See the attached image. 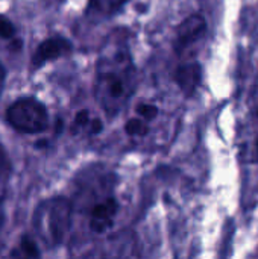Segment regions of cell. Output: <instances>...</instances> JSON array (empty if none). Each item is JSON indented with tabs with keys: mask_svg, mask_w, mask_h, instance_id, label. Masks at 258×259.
I'll return each mask as SVG.
<instances>
[{
	"mask_svg": "<svg viewBox=\"0 0 258 259\" xmlns=\"http://www.w3.org/2000/svg\"><path fill=\"white\" fill-rule=\"evenodd\" d=\"M135 88V70L125 44L109 42L97 61L96 97L108 114H117Z\"/></svg>",
	"mask_w": 258,
	"mask_h": 259,
	"instance_id": "6da1fadb",
	"label": "cell"
},
{
	"mask_svg": "<svg viewBox=\"0 0 258 259\" xmlns=\"http://www.w3.org/2000/svg\"><path fill=\"white\" fill-rule=\"evenodd\" d=\"M71 203L65 197H53L40 203L33 215V228L49 246L61 244L71 226Z\"/></svg>",
	"mask_w": 258,
	"mask_h": 259,
	"instance_id": "7a4b0ae2",
	"label": "cell"
},
{
	"mask_svg": "<svg viewBox=\"0 0 258 259\" xmlns=\"http://www.w3.org/2000/svg\"><path fill=\"white\" fill-rule=\"evenodd\" d=\"M8 123L18 132L38 134L49 126V114L46 106L30 97H24L11 105L6 111Z\"/></svg>",
	"mask_w": 258,
	"mask_h": 259,
	"instance_id": "3957f363",
	"label": "cell"
},
{
	"mask_svg": "<svg viewBox=\"0 0 258 259\" xmlns=\"http://www.w3.org/2000/svg\"><path fill=\"white\" fill-rule=\"evenodd\" d=\"M207 30V21L202 15L195 14L186 18L176 32V50L187 49L189 46L199 41Z\"/></svg>",
	"mask_w": 258,
	"mask_h": 259,
	"instance_id": "277c9868",
	"label": "cell"
},
{
	"mask_svg": "<svg viewBox=\"0 0 258 259\" xmlns=\"http://www.w3.org/2000/svg\"><path fill=\"white\" fill-rule=\"evenodd\" d=\"M119 205L114 197H108L96 203L90 214V229L94 234H105L113 226Z\"/></svg>",
	"mask_w": 258,
	"mask_h": 259,
	"instance_id": "5b68a950",
	"label": "cell"
},
{
	"mask_svg": "<svg viewBox=\"0 0 258 259\" xmlns=\"http://www.w3.org/2000/svg\"><path fill=\"white\" fill-rule=\"evenodd\" d=\"M201 76H202L201 65L198 62H187L178 67L175 73V80L181 88V91L186 96H190L201 83Z\"/></svg>",
	"mask_w": 258,
	"mask_h": 259,
	"instance_id": "8992f818",
	"label": "cell"
},
{
	"mask_svg": "<svg viewBox=\"0 0 258 259\" xmlns=\"http://www.w3.org/2000/svg\"><path fill=\"white\" fill-rule=\"evenodd\" d=\"M70 49V44L64 38H49L44 42L40 44V47L35 52L33 56V64L35 65H43L47 61H53L64 55Z\"/></svg>",
	"mask_w": 258,
	"mask_h": 259,
	"instance_id": "52a82bcc",
	"label": "cell"
},
{
	"mask_svg": "<svg viewBox=\"0 0 258 259\" xmlns=\"http://www.w3.org/2000/svg\"><path fill=\"white\" fill-rule=\"evenodd\" d=\"M126 0H90V8L99 14L109 15L122 8Z\"/></svg>",
	"mask_w": 258,
	"mask_h": 259,
	"instance_id": "ba28073f",
	"label": "cell"
},
{
	"mask_svg": "<svg viewBox=\"0 0 258 259\" xmlns=\"http://www.w3.org/2000/svg\"><path fill=\"white\" fill-rule=\"evenodd\" d=\"M125 131L131 137H144L148 134V126L140 118H129L125 124Z\"/></svg>",
	"mask_w": 258,
	"mask_h": 259,
	"instance_id": "9c48e42d",
	"label": "cell"
},
{
	"mask_svg": "<svg viewBox=\"0 0 258 259\" xmlns=\"http://www.w3.org/2000/svg\"><path fill=\"white\" fill-rule=\"evenodd\" d=\"M137 112L141 115V118L143 120H146V121H152V120H155L157 117H158V106H155V105H152V103H140L138 106H137Z\"/></svg>",
	"mask_w": 258,
	"mask_h": 259,
	"instance_id": "30bf717a",
	"label": "cell"
},
{
	"mask_svg": "<svg viewBox=\"0 0 258 259\" xmlns=\"http://www.w3.org/2000/svg\"><path fill=\"white\" fill-rule=\"evenodd\" d=\"M20 247H21V250H23V253H24L26 256H32V258L40 256V250H38L36 244H35L30 238H27V237H24V238L21 240Z\"/></svg>",
	"mask_w": 258,
	"mask_h": 259,
	"instance_id": "8fae6325",
	"label": "cell"
},
{
	"mask_svg": "<svg viewBox=\"0 0 258 259\" xmlns=\"http://www.w3.org/2000/svg\"><path fill=\"white\" fill-rule=\"evenodd\" d=\"M14 24L5 17V15H0V38H5V39H9L14 36Z\"/></svg>",
	"mask_w": 258,
	"mask_h": 259,
	"instance_id": "7c38bea8",
	"label": "cell"
},
{
	"mask_svg": "<svg viewBox=\"0 0 258 259\" xmlns=\"http://www.w3.org/2000/svg\"><path fill=\"white\" fill-rule=\"evenodd\" d=\"M9 158L6 150L3 149V146H0V181L9 173Z\"/></svg>",
	"mask_w": 258,
	"mask_h": 259,
	"instance_id": "4fadbf2b",
	"label": "cell"
},
{
	"mask_svg": "<svg viewBox=\"0 0 258 259\" xmlns=\"http://www.w3.org/2000/svg\"><path fill=\"white\" fill-rule=\"evenodd\" d=\"M88 118H90V112H88L87 109L79 111V112L76 114V118H75V124H76V127L79 129V127L87 126V124H88Z\"/></svg>",
	"mask_w": 258,
	"mask_h": 259,
	"instance_id": "5bb4252c",
	"label": "cell"
},
{
	"mask_svg": "<svg viewBox=\"0 0 258 259\" xmlns=\"http://www.w3.org/2000/svg\"><path fill=\"white\" fill-rule=\"evenodd\" d=\"M90 126H91V134H99L100 131H102V121L99 120V118H94L91 123H90Z\"/></svg>",
	"mask_w": 258,
	"mask_h": 259,
	"instance_id": "9a60e30c",
	"label": "cell"
},
{
	"mask_svg": "<svg viewBox=\"0 0 258 259\" xmlns=\"http://www.w3.org/2000/svg\"><path fill=\"white\" fill-rule=\"evenodd\" d=\"M5 77H6V71H5V67L0 64V96L3 93V87H5Z\"/></svg>",
	"mask_w": 258,
	"mask_h": 259,
	"instance_id": "2e32d148",
	"label": "cell"
},
{
	"mask_svg": "<svg viewBox=\"0 0 258 259\" xmlns=\"http://www.w3.org/2000/svg\"><path fill=\"white\" fill-rule=\"evenodd\" d=\"M3 225V212H2V208H0V228Z\"/></svg>",
	"mask_w": 258,
	"mask_h": 259,
	"instance_id": "e0dca14e",
	"label": "cell"
},
{
	"mask_svg": "<svg viewBox=\"0 0 258 259\" xmlns=\"http://www.w3.org/2000/svg\"><path fill=\"white\" fill-rule=\"evenodd\" d=\"M255 153H257V159H258V137H257V140H255Z\"/></svg>",
	"mask_w": 258,
	"mask_h": 259,
	"instance_id": "ac0fdd59",
	"label": "cell"
}]
</instances>
